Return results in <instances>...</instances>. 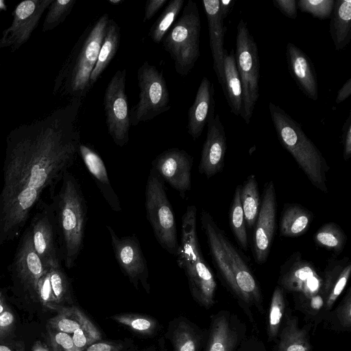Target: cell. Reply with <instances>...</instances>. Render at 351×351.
I'll use <instances>...</instances> for the list:
<instances>
[{"label":"cell","mask_w":351,"mask_h":351,"mask_svg":"<svg viewBox=\"0 0 351 351\" xmlns=\"http://www.w3.org/2000/svg\"><path fill=\"white\" fill-rule=\"evenodd\" d=\"M53 0H25L14 10L12 22L3 33L0 48L17 50L29 38L45 12Z\"/></svg>","instance_id":"obj_12"},{"label":"cell","mask_w":351,"mask_h":351,"mask_svg":"<svg viewBox=\"0 0 351 351\" xmlns=\"http://www.w3.org/2000/svg\"><path fill=\"white\" fill-rule=\"evenodd\" d=\"M200 16L197 3L189 0L182 14L162 40L165 50L173 61L176 72L186 76L200 56Z\"/></svg>","instance_id":"obj_6"},{"label":"cell","mask_w":351,"mask_h":351,"mask_svg":"<svg viewBox=\"0 0 351 351\" xmlns=\"http://www.w3.org/2000/svg\"><path fill=\"white\" fill-rule=\"evenodd\" d=\"M50 282L58 304L69 298V284L61 263L49 266Z\"/></svg>","instance_id":"obj_41"},{"label":"cell","mask_w":351,"mask_h":351,"mask_svg":"<svg viewBox=\"0 0 351 351\" xmlns=\"http://www.w3.org/2000/svg\"><path fill=\"white\" fill-rule=\"evenodd\" d=\"M0 351H12L5 346L0 345Z\"/></svg>","instance_id":"obj_58"},{"label":"cell","mask_w":351,"mask_h":351,"mask_svg":"<svg viewBox=\"0 0 351 351\" xmlns=\"http://www.w3.org/2000/svg\"><path fill=\"white\" fill-rule=\"evenodd\" d=\"M351 95V78H348L344 84L340 88L337 92L335 99L337 104H341L347 99Z\"/></svg>","instance_id":"obj_51"},{"label":"cell","mask_w":351,"mask_h":351,"mask_svg":"<svg viewBox=\"0 0 351 351\" xmlns=\"http://www.w3.org/2000/svg\"><path fill=\"white\" fill-rule=\"evenodd\" d=\"M234 56L243 93L240 116L249 124L259 97L260 61L257 45L242 19L237 28Z\"/></svg>","instance_id":"obj_8"},{"label":"cell","mask_w":351,"mask_h":351,"mask_svg":"<svg viewBox=\"0 0 351 351\" xmlns=\"http://www.w3.org/2000/svg\"><path fill=\"white\" fill-rule=\"evenodd\" d=\"M184 0L171 1L151 27L149 35L155 43H160L181 11Z\"/></svg>","instance_id":"obj_34"},{"label":"cell","mask_w":351,"mask_h":351,"mask_svg":"<svg viewBox=\"0 0 351 351\" xmlns=\"http://www.w3.org/2000/svg\"><path fill=\"white\" fill-rule=\"evenodd\" d=\"M307 332L298 327L297 319H289L283 328L277 351H310Z\"/></svg>","instance_id":"obj_31"},{"label":"cell","mask_w":351,"mask_h":351,"mask_svg":"<svg viewBox=\"0 0 351 351\" xmlns=\"http://www.w3.org/2000/svg\"><path fill=\"white\" fill-rule=\"evenodd\" d=\"M79 154L108 206L112 210L121 212L122 208L119 198L111 185L106 167L101 156L92 147L82 143L79 147Z\"/></svg>","instance_id":"obj_22"},{"label":"cell","mask_w":351,"mask_h":351,"mask_svg":"<svg viewBox=\"0 0 351 351\" xmlns=\"http://www.w3.org/2000/svg\"><path fill=\"white\" fill-rule=\"evenodd\" d=\"M74 344L84 351L88 346L101 339V334L94 324L86 316L80 328L72 334Z\"/></svg>","instance_id":"obj_40"},{"label":"cell","mask_w":351,"mask_h":351,"mask_svg":"<svg viewBox=\"0 0 351 351\" xmlns=\"http://www.w3.org/2000/svg\"><path fill=\"white\" fill-rule=\"evenodd\" d=\"M274 5L287 17L295 19L298 15L295 0H273Z\"/></svg>","instance_id":"obj_47"},{"label":"cell","mask_w":351,"mask_h":351,"mask_svg":"<svg viewBox=\"0 0 351 351\" xmlns=\"http://www.w3.org/2000/svg\"><path fill=\"white\" fill-rule=\"evenodd\" d=\"M75 98L7 136L0 193V247L17 237L46 189H53L79 154V115Z\"/></svg>","instance_id":"obj_1"},{"label":"cell","mask_w":351,"mask_h":351,"mask_svg":"<svg viewBox=\"0 0 351 351\" xmlns=\"http://www.w3.org/2000/svg\"><path fill=\"white\" fill-rule=\"evenodd\" d=\"M76 0H53L49 6L42 31L51 30L62 23L73 8Z\"/></svg>","instance_id":"obj_37"},{"label":"cell","mask_w":351,"mask_h":351,"mask_svg":"<svg viewBox=\"0 0 351 351\" xmlns=\"http://www.w3.org/2000/svg\"><path fill=\"white\" fill-rule=\"evenodd\" d=\"M241 185L237 186L234 191L229 214L230 226L240 246L243 250H247L248 248V240L246 223L241 202Z\"/></svg>","instance_id":"obj_35"},{"label":"cell","mask_w":351,"mask_h":351,"mask_svg":"<svg viewBox=\"0 0 351 351\" xmlns=\"http://www.w3.org/2000/svg\"><path fill=\"white\" fill-rule=\"evenodd\" d=\"M51 206L60 240L61 260L71 269L83 249L88 207L80 184L69 171L63 176Z\"/></svg>","instance_id":"obj_2"},{"label":"cell","mask_w":351,"mask_h":351,"mask_svg":"<svg viewBox=\"0 0 351 351\" xmlns=\"http://www.w3.org/2000/svg\"><path fill=\"white\" fill-rule=\"evenodd\" d=\"M84 351H125V350L121 344L99 341L88 346Z\"/></svg>","instance_id":"obj_48"},{"label":"cell","mask_w":351,"mask_h":351,"mask_svg":"<svg viewBox=\"0 0 351 351\" xmlns=\"http://www.w3.org/2000/svg\"><path fill=\"white\" fill-rule=\"evenodd\" d=\"M36 294L43 306L57 311L60 307L58 306V304H59L52 291L50 282L49 268L40 279L37 285Z\"/></svg>","instance_id":"obj_43"},{"label":"cell","mask_w":351,"mask_h":351,"mask_svg":"<svg viewBox=\"0 0 351 351\" xmlns=\"http://www.w3.org/2000/svg\"><path fill=\"white\" fill-rule=\"evenodd\" d=\"M285 308L282 289L276 287L272 294L268 321V335L272 339L277 336Z\"/></svg>","instance_id":"obj_39"},{"label":"cell","mask_w":351,"mask_h":351,"mask_svg":"<svg viewBox=\"0 0 351 351\" xmlns=\"http://www.w3.org/2000/svg\"><path fill=\"white\" fill-rule=\"evenodd\" d=\"M138 101L130 110L131 126L152 120L168 111L169 93L163 72L147 61L138 68Z\"/></svg>","instance_id":"obj_9"},{"label":"cell","mask_w":351,"mask_h":351,"mask_svg":"<svg viewBox=\"0 0 351 351\" xmlns=\"http://www.w3.org/2000/svg\"><path fill=\"white\" fill-rule=\"evenodd\" d=\"M14 321V315L10 311H5L0 314V337L5 335L10 330Z\"/></svg>","instance_id":"obj_50"},{"label":"cell","mask_w":351,"mask_h":351,"mask_svg":"<svg viewBox=\"0 0 351 351\" xmlns=\"http://www.w3.org/2000/svg\"><path fill=\"white\" fill-rule=\"evenodd\" d=\"M315 244L335 255L340 254L346 245L347 236L342 228L334 222L322 225L314 235Z\"/></svg>","instance_id":"obj_32"},{"label":"cell","mask_w":351,"mask_h":351,"mask_svg":"<svg viewBox=\"0 0 351 351\" xmlns=\"http://www.w3.org/2000/svg\"><path fill=\"white\" fill-rule=\"evenodd\" d=\"M218 235L230 264L238 290V296L248 304H258L261 300V294L258 284L252 272L239 251L219 228Z\"/></svg>","instance_id":"obj_18"},{"label":"cell","mask_w":351,"mask_h":351,"mask_svg":"<svg viewBox=\"0 0 351 351\" xmlns=\"http://www.w3.org/2000/svg\"><path fill=\"white\" fill-rule=\"evenodd\" d=\"M145 205L147 219L158 242L170 254L177 256L180 243L173 210L164 181L153 168L146 183Z\"/></svg>","instance_id":"obj_7"},{"label":"cell","mask_w":351,"mask_h":351,"mask_svg":"<svg viewBox=\"0 0 351 351\" xmlns=\"http://www.w3.org/2000/svg\"><path fill=\"white\" fill-rule=\"evenodd\" d=\"M7 6L3 0H0V12L6 10Z\"/></svg>","instance_id":"obj_55"},{"label":"cell","mask_w":351,"mask_h":351,"mask_svg":"<svg viewBox=\"0 0 351 351\" xmlns=\"http://www.w3.org/2000/svg\"><path fill=\"white\" fill-rule=\"evenodd\" d=\"M285 55L289 73L299 88L308 99L317 100L318 82L308 56L292 43H287Z\"/></svg>","instance_id":"obj_19"},{"label":"cell","mask_w":351,"mask_h":351,"mask_svg":"<svg viewBox=\"0 0 351 351\" xmlns=\"http://www.w3.org/2000/svg\"><path fill=\"white\" fill-rule=\"evenodd\" d=\"M323 278L313 264L294 252L280 267L278 284L285 289L298 293L306 298L321 294Z\"/></svg>","instance_id":"obj_13"},{"label":"cell","mask_w":351,"mask_h":351,"mask_svg":"<svg viewBox=\"0 0 351 351\" xmlns=\"http://www.w3.org/2000/svg\"><path fill=\"white\" fill-rule=\"evenodd\" d=\"M152 166L163 181L184 197L191 188L193 157L186 151L171 148L158 155Z\"/></svg>","instance_id":"obj_15"},{"label":"cell","mask_w":351,"mask_h":351,"mask_svg":"<svg viewBox=\"0 0 351 351\" xmlns=\"http://www.w3.org/2000/svg\"><path fill=\"white\" fill-rule=\"evenodd\" d=\"M5 311V307L3 306V302L2 297H1V295L0 293V314L3 313Z\"/></svg>","instance_id":"obj_56"},{"label":"cell","mask_w":351,"mask_h":351,"mask_svg":"<svg viewBox=\"0 0 351 351\" xmlns=\"http://www.w3.org/2000/svg\"><path fill=\"white\" fill-rule=\"evenodd\" d=\"M214 95L213 84L204 77L188 111L187 132L193 140L199 138L209 119L215 115Z\"/></svg>","instance_id":"obj_21"},{"label":"cell","mask_w":351,"mask_h":351,"mask_svg":"<svg viewBox=\"0 0 351 351\" xmlns=\"http://www.w3.org/2000/svg\"><path fill=\"white\" fill-rule=\"evenodd\" d=\"M177 263L188 279L193 298L200 305L210 308L215 302L217 284L199 243L197 232V208L187 206L182 217L181 239Z\"/></svg>","instance_id":"obj_5"},{"label":"cell","mask_w":351,"mask_h":351,"mask_svg":"<svg viewBox=\"0 0 351 351\" xmlns=\"http://www.w3.org/2000/svg\"><path fill=\"white\" fill-rule=\"evenodd\" d=\"M269 110L280 143L291 154L311 183L328 193L326 173L330 167L321 152L306 135L300 124L280 106L270 101Z\"/></svg>","instance_id":"obj_4"},{"label":"cell","mask_w":351,"mask_h":351,"mask_svg":"<svg viewBox=\"0 0 351 351\" xmlns=\"http://www.w3.org/2000/svg\"><path fill=\"white\" fill-rule=\"evenodd\" d=\"M29 229L34 249L43 262L47 266L60 264L62 260L56 243L57 230L51 204H41Z\"/></svg>","instance_id":"obj_14"},{"label":"cell","mask_w":351,"mask_h":351,"mask_svg":"<svg viewBox=\"0 0 351 351\" xmlns=\"http://www.w3.org/2000/svg\"><path fill=\"white\" fill-rule=\"evenodd\" d=\"M276 195L274 182L266 183L254 234L253 252L256 263H264L269 256L276 228Z\"/></svg>","instance_id":"obj_16"},{"label":"cell","mask_w":351,"mask_h":351,"mask_svg":"<svg viewBox=\"0 0 351 351\" xmlns=\"http://www.w3.org/2000/svg\"><path fill=\"white\" fill-rule=\"evenodd\" d=\"M110 20L104 14L82 33L62 65L54 81L53 93L71 99H84L90 88V74L95 66Z\"/></svg>","instance_id":"obj_3"},{"label":"cell","mask_w":351,"mask_h":351,"mask_svg":"<svg viewBox=\"0 0 351 351\" xmlns=\"http://www.w3.org/2000/svg\"><path fill=\"white\" fill-rule=\"evenodd\" d=\"M106 228L121 269L135 287L141 284L149 292L147 264L137 237L135 234L120 237L111 226Z\"/></svg>","instance_id":"obj_11"},{"label":"cell","mask_w":351,"mask_h":351,"mask_svg":"<svg viewBox=\"0 0 351 351\" xmlns=\"http://www.w3.org/2000/svg\"><path fill=\"white\" fill-rule=\"evenodd\" d=\"M32 351H50L46 345L43 344L40 341L34 343Z\"/></svg>","instance_id":"obj_53"},{"label":"cell","mask_w":351,"mask_h":351,"mask_svg":"<svg viewBox=\"0 0 351 351\" xmlns=\"http://www.w3.org/2000/svg\"><path fill=\"white\" fill-rule=\"evenodd\" d=\"M58 314L49 320V326L53 330L73 334L80 328L83 319L86 316L80 308L60 307Z\"/></svg>","instance_id":"obj_33"},{"label":"cell","mask_w":351,"mask_h":351,"mask_svg":"<svg viewBox=\"0 0 351 351\" xmlns=\"http://www.w3.org/2000/svg\"><path fill=\"white\" fill-rule=\"evenodd\" d=\"M207 19L209 45L213 61V69L219 84H223V63L227 50L224 48L226 27L219 11V0L202 1Z\"/></svg>","instance_id":"obj_20"},{"label":"cell","mask_w":351,"mask_h":351,"mask_svg":"<svg viewBox=\"0 0 351 351\" xmlns=\"http://www.w3.org/2000/svg\"><path fill=\"white\" fill-rule=\"evenodd\" d=\"M313 219V213L298 204L285 205L280 224L281 235L295 237L304 234Z\"/></svg>","instance_id":"obj_27"},{"label":"cell","mask_w":351,"mask_h":351,"mask_svg":"<svg viewBox=\"0 0 351 351\" xmlns=\"http://www.w3.org/2000/svg\"><path fill=\"white\" fill-rule=\"evenodd\" d=\"M120 39V27L113 19H110L95 66L90 74L91 86L97 81L116 55L119 49Z\"/></svg>","instance_id":"obj_28"},{"label":"cell","mask_w":351,"mask_h":351,"mask_svg":"<svg viewBox=\"0 0 351 351\" xmlns=\"http://www.w3.org/2000/svg\"><path fill=\"white\" fill-rule=\"evenodd\" d=\"M351 273V263L348 257L341 259L330 258L324 271L321 294L326 308L330 309L343 291Z\"/></svg>","instance_id":"obj_24"},{"label":"cell","mask_w":351,"mask_h":351,"mask_svg":"<svg viewBox=\"0 0 351 351\" xmlns=\"http://www.w3.org/2000/svg\"><path fill=\"white\" fill-rule=\"evenodd\" d=\"M241 202L245 223L250 228L254 226L260 209L258 186L255 175H250L241 187Z\"/></svg>","instance_id":"obj_30"},{"label":"cell","mask_w":351,"mask_h":351,"mask_svg":"<svg viewBox=\"0 0 351 351\" xmlns=\"http://www.w3.org/2000/svg\"><path fill=\"white\" fill-rule=\"evenodd\" d=\"M202 228L206 234L213 262L228 286L237 295L238 290L228 258L218 235V228L211 215L206 210L201 213Z\"/></svg>","instance_id":"obj_23"},{"label":"cell","mask_w":351,"mask_h":351,"mask_svg":"<svg viewBox=\"0 0 351 351\" xmlns=\"http://www.w3.org/2000/svg\"><path fill=\"white\" fill-rule=\"evenodd\" d=\"M111 318L133 331L143 335H152L156 330L157 326L156 321L152 317L138 314H117L113 315Z\"/></svg>","instance_id":"obj_36"},{"label":"cell","mask_w":351,"mask_h":351,"mask_svg":"<svg viewBox=\"0 0 351 351\" xmlns=\"http://www.w3.org/2000/svg\"><path fill=\"white\" fill-rule=\"evenodd\" d=\"M330 34L336 51L346 48L351 40V1L335 0L330 16Z\"/></svg>","instance_id":"obj_25"},{"label":"cell","mask_w":351,"mask_h":351,"mask_svg":"<svg viewBox=\"0 0 351 351\" xmlns=\"http://www.w3.org/2000/svg\"><path fill=\"white\" fill-rule=\"evenodd\" d=\"M337 315L343 327L351 326V291L348 289L346 295L337 309Z\"/></svg>","instance_id":"obj_44"},{"label":"cell","mask_w":351,"mask_h":351,"mask_svg":"<svg viewBox=\"0 0 351 351\" xmlns=\"http://www.w3.org/2000/svg\"><path fill=\"white\" fill-rule=\"evenodd\" d=\"M206 137L204 143L199 172L207 178L220 173L224 167L227 138L220 117L215 114L207 123Z\"/></svg>","instance_id":"obj_17"},{"label":"cell","mask_w":351,"mask_h":351,"mask_svg":"<svg viewBox=\"0 0 351 351\" xmlns=\"http://www.w3.org/2000/svg\"><path fill=\"white\" fill-rule=\"evenodd\" d=\"M49 337L52 351H63L61 346L54 340V339L50 335Z\"/></svg>","instance_id":"obj_54"},{"label":"cell","mask_w":351,"mask_h":351,"mask_svg":"<svg viewBox=\"0 0 351 351\" xmlns=\"http://www.w3.org/2000/svg\"><path fill=\"white\" fill-rule=\"evenodd\" d=\"M230 111L241 115L243 101L241 82L238 72L234 51L226 52L223 63V84L221 86Z\"/></svg>","instance_id":"obj_26"},{"label":"cell","mask_w":351,"mask_h":351,"mask_svg":"<svg viewBox=\"0 0 351 351\" xmlns=\"http://www.w3.org/2000/svg\"><path fill=\"white\" fill-rule=\"evenodd\" d=\"M237 335L225 315L213 319L206 351H233Z\"/></svg>","instance_id":"obj_29"},{"label":"cell","mask_w":351,"mask_h":351,"mask_svg":"<svg viewBox=\"0 0 351 351\" xmlns=\"http://www.w3.org/2000/svg\"><path fill=\"white\" fill-rule=\"evenodd\" d=\"M125 82L126 69L117 71L106 86L104 97L108 132L119 147L128 143L131 127Z\"/></svg>","instance_id":"obj_10"},{"label":"cell","mask_w":351,"mask_h":351,"mask_svg":"<svg viewBox=\"0 0 351 351\" xmlns=\"http://www.w3.org/2000/svg\"><path fill=\"white\" fill-rule=\"evenodd\" d=\"M49 335L61 346L63 351H82L74 344L71 335L53 330Z\"/></svg>","instance_id":"obj_46"},{"label":"cell","mask_w":351,"mask_h":351,"mask_svg":"<svg viewBox=\"0 0 351 351\" xmlns=\"http://www.w3.org/2000/svg\"><path fill=\"white\" fill-rule=\"evenodd\" d=\"M174 351H197L198 338L193 328L185 322H180L172 335Z\"/></svg>","instance_id":"obj_38"},{"label":"cell","mask_w":351,"mask_h":351,"mask_svg":"<svg viewBox=\"0 0 351 351\" xmlns=\"http://www.w3.org/2000/svg\"><path fill=\"white\" fill-rule=\"evenodd\" d=\"M234 0H219V11L222 19L224 20L232 10L234 5Z\"/></svg>","instance_id":"obj_52"},{"label":"cell","mask_w":351,"mask_h":351,"mask_svg":"<svg viewBox=\"0 0 351 351\" xmlns=\"http://www.w3.org/2000/svg\"><path fill=\"white\" fill-rule=\"evenodd\" d=\"M335 0H299L297 8L302 12L308 13L321 20L330 18Z\"/></svg>","instance_id":"obj_42"},{"label":"cell","mask_w":351,"mask_h":351,"mask_svg":"<svg viewBox=\"0 0 351 351\" xmlns=\"http://www.w3.org/2000/svg\"><path fill=\"white\" fill-rule=\"evenodd\" d=\"M341 143L343 145V157L348 160L351 157V114L350 112L345 120L341 128Z\"/></svg>","instance_id":"obj_45"},{"label":"cell","mask_w":351,"mask_h":351,"mask_svg":"<svg viewBox=\"0 0 351 351\" xmlns=\"http://www.w3.org/2000/svg\"><path fill=\"white\" fill-rule=\"evenodd\" d=\"M167 0H149L146 2L143 22L150 20Z\"/></svg>","instance_id":"obj_49"},{"label":"cell","mask_w":351,"mask_h":351,"mask_svg":"<svg viewBox=\"0 0 351 351\" xmlns=\"http://www.w3.org/2000/svg\"><path fill=\"white\" fill-rule=\"evenodd\" d=\"M108 2L112 5H119L121 3H123L122 0H109Z\"/></svg>","instance_id":"obj_57"}]
</instances>
